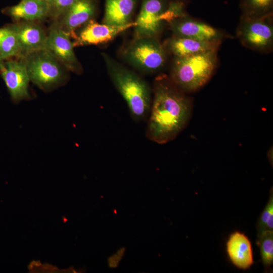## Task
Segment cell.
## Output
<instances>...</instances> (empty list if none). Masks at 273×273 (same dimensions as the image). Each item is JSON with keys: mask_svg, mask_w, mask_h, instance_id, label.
Returning a JSON list of instances; mask_svg holds the SVG:
<instances>
[{"mask_svg": "<svg viewBox=\"0 0 273 273\" xmlns=\"http://www.w3.org/2000/svg\"><path fill=\"white\" fill-rule=\"evenodd\" d=\"M152 91L146 136L163 144L174 140L187 127L192 117L193 102L164 74L155 78Z\"/></svg>", "mask_w": 273, "mask_h": 273, "instance_id": "1", "label": "cell"}, {"mask_svg": "<svg viewBox=\"0 0 273 273\" xmlns=\"http://www.w3.org/2000/svg\"><path fill=\"white\" fill-rule=\"evenodd\" d=\"M102 56L109 77L125 101L132 118L136 122L147 120L152 102L148 83L109 55L103 53Z\"/></svg>", "mask_w": 273, "mask_h": 273, "instance_id": "2", "label": "cell"}, {"mask_svg": "<svg viewBox=\"0 0 273 273\" xmlns=\"http://www.w3.org/2000/svg\"><path fill=\"white\" fill-rule=\"evenodd\" d=\"M217 64V51L186 57H174L168 76L186 94L194 93L208 82L214 73Z\"/></svg>", "mask_w": 273, "mask_h": 273, "instance_id": "3", "label": "cell"}, {"mask_svg": "<svg viewBox=\"0 0 273 273\" xmlns=\"http://www.w3.org/2000/svg\"><path fill=\"white\" fill-rule=\"evenodd\" d=\"M19 58L25 65L30 81L44 92L63 85L68 79V70L45 50Z\"/></svg>", "mask_w": 273, "mask_h": 273, "instance_id": "4", "label": "cell"}, {"mask_svg": "<svg viewBox=\"0 0 273 273\" xmlns=\"http://www.w3.org/2000/svg\"><path fill=\"white\" fill-rule=\"evenodd\" d=\"M122 56L129 65L140 71L155 73L164 67L166 51L158 38H134L123 50Z\"/></svg>", "mask_w": 273, "mask_h": 273, "instance_id": "5", "label": "cell"}, {"mask_svg": "<svg viewBox=\"0 0 273 273\" xmlns=\"http://www.w3.org/2000/svg\"><path fill=\"white\" fill-rule=\"evenodd\" d=\"M237 36L246 48L262 53L273 48L272 14L250 17L241 16Z\"/></svg>", "mask_w": 273, "mask_h": 273, "instance_id": "6", "label": "cell"}, {"mask_svg": "<svg viewBox=\"0 0 273 273\" xmlns=\"http://www.w3.org/2000/svg\"><path fill=\"white\" fill-rule=\"evenodd\" d=\"M169 0H142L139 15L134 22V38L150 37L158 38L164 24V13Z\"/></svg>", "mask_w": 273, "mask_h": 273, "instance_id": "7", "label": "cell"}, {"mask_svg": "<svg viewBox=\"0 0 273 273\" xmlns=\"http://www.w3.org/2000/svg\"><path fill=\"white\" fill-rule=\"evenodd\" d=\"M70 35L54 22L48 33L44 50L59 61L68 70L77 74L82 67L74 52Z\"/></svg>", "mask_w": 273, "mask_h": 273, "instance_id": "8", "label": "cell"}, {"mask_svg": "<svg viewBox=\"0 0 273 273\" xmlns=\"http://www.w3.org/2000/svg\"><path fill=\"white\" fill-rule=\"evenodd\" d=\"M0 75L15 103L29 100L30 79L23 61L8 59L0 62Z\"/></svg>", "mask_w": 273, "mask_h": 273, "instance_id": "9", "label": "cell"}, {"mask_svg": "<svg viewBox=\"0 0 273 273\" xmlns=\"http://www.w3.org/2000/svg\"><path fill=\"white\" fill-rule=\"evenodd\" d=\"M173 35L201 41H221L225 36L221 31L187 14L168 23Z\"/></svg>", "mask_w": 273, "mask_h": 273, "instance_id": "10", "label": "cell"}, {"mask_svg": "<svg viewBox=\"0 0 273 273\" xmlns=\"http://www.w3.org/2000/svg\"><path fill=\"white\" fill-rule=\"evenodd\" d=\"M134 26V22L122 26H113L99 23L92 19L84 24L79 33L72 38L74 47L107 43L119 34Z\"/></svg>", "mask_w": 273, "mask_h": 273, "instance_id": "11", "label": "cell"}, {"mask_svg": "<svg viewBox=\"0 0 273 273\" xmlns=\"http://www.w3.org/2000/svg\"><path fill=\"white\" fill-rule=\"evenodd\" d=\"M98 9L97 0H77L54 22L71 37L77 29L94 19Z\"/></svg>", "mask_w": 273, "mask_h": 273, "instance_id": "12", "label": "cell"}, {"mask_svg": "<svg viewBox=\"0 0 273 273\" xmlns=\"http://www.w3.org/2000/svg\"><path fill=\"white\" fill-rule=\"evenodd\" d=\"M12 25L19 44V58L44 50L48 33L37 22L22 21L16 22Z\"/></svg>", "mask_w": 273, "mask_h": 273, "instance_id": "13", "label": "cell"}, {"mask_svg": "<svg viewBox=\"0 0 273 273\" xmlns=\"http://www.w3.org/2000/svg\"><path fill=\"white\" fill-rule=\"evenodd\" d=\"M221 41H201L173 35L164 41L166 51L174 57H186L210 51H217Z\"/></svg>", "mask_w": 273, "mask_h": 273, "instance_id": "14", "label": "cell"}, {"mask_svg": "<svg viewBox=\"0 0 273 273\" xmlns=\"http://www.w3.org/2000/svg\"><path fill=\"white\" fill-rule=\"evenodd\" d=\"M2 13L14 21H41L49 16L47 2L40 0H21L18 4L3 9Z\"/></svg>", "mask_w": 273, "mask_h": 273, "instance_id": "15", "label": "cell"}, {"mask_svg": "<svg viewBox=\"0 0 273 273\" xmlns=\"http://www.w3.org/2000/svg\"><path fill=\"white\" fill-rule=\"evenodd\" d=\"M226 251L232 262L239 269H248L254 262L251 242L246 235L239 232L230 235L226 243Z\"/></svg>", "mask_w": 273, "mask_h": 273, "instance_id": "16", "label": "cell"}, {"mask_svg": "<svg viewBox=\"0 0 273 273\" xmlns=\"http://www.w3.org/2000/svg\"><path fill=\"white\" fill-rule=\"evenodd\" d=\"M136 3V0H105L103 23L122 26L132 22Z\"/></svg>", "mask_w": 273, "mask_h": 273, "instance_id": "17", "label": "cell"}, {"mask_svg": "<svg viewBox=\"0 0 273 273\" xmlns=\"http://www.w3.org/2000/svg\"><path fill=\"white\" fill-rule=\"evenodd\" d=\"M20 49L12 24L0 28V58L2 61L19 57Z\"/></svg>", "mask_w": 273, "mask_h": 273, "instance_id": "18", "label": "cell"}, {"mask_svg": "<svg viewBox=\"0 0 273 273\" xmlns=\"http://www.w3.org/2000/svg\"><path fill=\"white\" fill-rule=\"evenodd\" d=\"M242 16L260 17L272 14L273 0H241Z\"/></svg>", "mask_w": 273, "mask_h": 273, "instance_id": "19", "label": "cell"}, {"mask_svg": "<svg viewBox=\"0 0 273 273\" xmlns=\"http://www.w3.org/2000/svg\"><path fill=\"white\" fill-rule=\"evenodd\" d=\"M257 244L260 248L262 263L268 270L273 263V231H266L257 235Z\"/></svg>", "mask_w": 273, "mask_h": 273, "instance_id": "20", "label": "cell"}, {"mask_svg": "<svg viewBox=\"0 0 273 273\" xmlns=\"http://www.w3.org/2000/svg\"><path fill=\"white\" fill-rule=\"evenodd\" d=\"M256 228L257 235L266 231H273V195L272 189L268 203L260 216Z\"/></svg>", "mask_w": 273, "mask_h": 273, "instance_id": "21", "label": "cell"}, {"mask_svg": "<svg viewBox=\"0 0 273 273\" xmlns=\"http://www.w3.org/2000/svg\"><path fill=\"white\" fill-rule=\"evenodd\" d=\"M77 0H50L49 18L54 21L57 20L69 9Z\"/></svg>", "mask_w": 273, "mask_h": 273, "instance_id": "22", "label": "cell"}, {"mask_svg": "<svg viewBox=\"0 0 273 273\" xmlns=\"http://www.w3.org/2000/svg\"><path fill=\"white\" fill-rule=\"evenodd\" d=\"M125 252V248L121 247L107 259L108 266L110 268H116Z\"/></svg>", "mask_w": 273, "mask_h": 273, "instance_id": "23", "label": "cell"}, {"mask_svg": "<svg viewBox=\"0 0 273 273\" xmlns=\"http://www.w3.org/2000/svg\"><path fill=\"white\" fill-rule=\"evenodd\" d=\"M40 1H44L48 3L50 0H40Z\"/></svg>", "mask_w": 273, "mask_h": 273, "instance_id": "24", "label": "cell"}, {"mask_svg": "<svg viewBox=\"0 0 273 273\" xmlns=\"http://www.w3.org/2000/svg\"><path fill=\"white\" fill-rule=\"evenodd\" d=\"M1 61H2V60H1V58H0V62H1Z\"/></svg>", "mask_w": 273, "mask_h": 273, "instance_id": "25", "label": "cell"}]
</instances>
